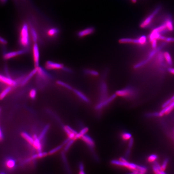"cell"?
I'll list each match as a JSON object with an SVG mask.
<instances>
[{
	"mask_svg": "<svg viewBox=\"0 0 174 174\" xmlns=\"http://www.w3.org/2000/svg\"><path fill=\"white\" fill-rule=\"evenodd\" d=\"M16 165L15 161L13 159H9L6 162V165L8 168L9 169H12Z\"/></svg>",
	"mask_w": 174,
	"mask_h": 174,
	"instance_id": "cell-34",
	"label": "cell"
},
{
	"mask_svg": "<svg viewBox=\"0 0 174 174\" xmlns=\"http://www.w3.org/2000/svg\"><path fill=\"white\" fill-rule=\"evenodd\" d=\"M167 42H164L162 43L161 45H160L156 49H153V50H152L150 52L146 59L143 60V61H141L140 62L137 63V67L139 68H140L148 64L150 61L152 59H153V58L157 54L158 52L161 51L162 48L164 47L167 45Z\"/></svg>",
	"mask_w": 174,
	"mask_h": 174,
	"instance_id": "cell-3",
	"label": "cell"
},
{
	"mask_svg": "<svg viewBox=\"0 0 174 174\" xmlns=\"http://www.w3.org/2000/svg\"><path fill=\"white\" fill-rule=\"evenodd\" d=\"M117 96V95L116 94H113L109 97L105 99L99 101L98 103L96 106V110H101L103 108L105 107L106 106H107L110 103L113 101L116 98Z\"/></svg>",
	"mask_w": 174,
	"mask_h": 174,
	"instance_id": "cell-10",
	"label": "cell"
},
{
	"mask_svg": "<svg viewBox=\"0 0 174 174\" xmlns=\"http://www.w3.org/2000/svg\"><path fill=\"white\" fill-rule=\"evenodd\" d=\"M13 87L8 86L0 94V100H2L12 90Z\"/></svg>",
	"mask_w": 174,
	"mask_h": 174,
	"instance_id": "cell-26",
	"label": "cell"
},
{
	"mask_svg": "<svg viewBox=\"0 0 174 174\" xmlns=\"http://www.w3.org/2000/svg\"><path fill=\"white\" fill-rule=\"evenodd\" d=\"M3 139V135L1 130L0 128V141L2 140Z\"/></svg>",
	"mask_w": 174,
	"mask_h": 174,
	"instance_id": "cell-49",
	"label": "cell"
},
{
	"mask_svg": "<svg viewBox=\"0 0 174 174\" xmlns=\"http://www.w3.org/2000/svg\"><path fill=\"white\" fill-rule=\"evenodd\" d=\"M76 140L75 139H73L71 140H70L67 143L65 147V151H67L70 148L71 146L72 145L74 144V143L75 141Z\"/></svg>",
	"mask_w": 174,
	"mask_h": 174,
	"instance_id": "cell-37",
	"label": "cell"
},
{
	"mask_svg": "<svg viewBox=\"0 0 174 174\" xmlns=\"http://www.w3.org/2000/svg\"><path fill=\"white\" fill-rule=\"evenodd\" d=\"M79 169H80V174H84L86 173L84 170V165L82 163H81L79 165Z\"/></svg>",
	"mask_w": 174,
	"mask_h": 174,
	"instance_id": "cell-43",
	"label": "cell"
},
{
	"mask_svg": "<svg viewBox=\"0 0 174 174\" xmlns=\"http://www.w3.org/2000/svg\"><path fill=\"white\" fill-rule=\"evenodd\" d=\"M37 71V69L36 68H34L28 74L26 75L24 77V79H23L22 81V82L21 83V85L22 86H25V85L34 76H35L36 74Z\"/></svg>",
	"mask_w": 174,
	"mask_h": 174,
	"instance_id": "cell-16",
	"label": "cell"
},
{
	"mask_svg": "<svg viewBox=\"0 0 174 174\" xmlns=\"http://www.w3.org/2000/svg\"><path fill=\"white\" fill-rule=\"evenodd\" d=\"M32 57L34 68L40 66V52L39 47L37 43L33 44L32 47Z\"/></svg>",
	"mask_w": 174,
	"mask_h": 174,
	"instance_id": "cell-7",
	"label": "cell"
},
{
	"mask_svg": "<svg viewBox=\"0 0 174 174\" xmlns=\"http://www.w3.org/2000/svg\"><path fill=\"white\" fill-rule=\"evenodd\" d=\"M162 6L161 5H158L154 9L153 11L140 24V27L142 28H147L151 24L152 21L154 18L160 12L162 9Z\"/></svg>",
	"mask_w": 174,
	"mask_h": 174,
	"instance_id": "cell-4",
	"label": "cell"
},
{
	"mask_svg": "<svg viewBox=\"0 0 174 174\" xmlns=\"http://www.w3.org/2000/svg\"><path fill=\"white\" fill-rule=\"evenodd\" d=\"M33 146H34V147L35 148L38 152H42V145L40 142V140L38 138L34 139Z\"/></svg>",
	"mask_w": 174,
	"mask_h": 174,
	"instance_id": "cell-24",
	"label": "cell"
},
{
	"mask_svg": "<svg viewBox=\"0 0 174 174\" xmlns=\"http://www.w3.org/2000/svg\"><path fill=\"white\" fill-rule=\"evenodd\" d=\"M151 43L152 47L153 49H155L157 47V40H153Z\"/></svg>",
	"mask_w": 174,
	"mask_h": 174,
	"instance_id": "cell-45",
	"label": "cell"
},
{
	"mask_svg": "<svg viewBox=\"0 0 174 174\" xmlns=\"http://www.w3.org/2000/svg\"><path fill=\"white\" fill-rule=\"evenodd\" d=\"M100 101L105 99L108 98L107 86L105 81L102 80L100 84Z\"/></svg>",
	"mask_w": 174,
	"mask_h": 174,
	"instance_id": "cell-12",
	"label": "cell"
},
{
	"mask_svg": "<svg viewBox=\"0 0 174 174\" xmlns=\"http://www.w3.org/2000/svg\"><path fill=\"white\" fill-rule=\"evenodd\" d=\"M131 1H132V2L134 3H135L137 1V0H131Z\"/></svg>",
	"mask_w": 174,
	"mask_h": 174,
	"instance_id": "cell-51",
	"label": "cell"
},
{
	"mask_svg": "<svg viewBox=\"0 0 174 174\" xmlns=\"http://www.w3.org/2000/svg\"><path fill=\"white\" fill-rule=\"evenodd\" d=\"M46 34L50 38L54 39L57 38L60 33L59 29L56 27H51L46 30Z\"/></svg>",
	"mask_w": 174,
	"mask_h": 174,
	"instance_id": "cell-13",
	"label": "cell"
},
{
	"mask_svg": "<svg viewBox=\"0 0 174 174\" xmlns=\"http://www.w3.org/2000/svg\"><path fill=\"white\" fill-rule=\"evenodd\" d=\"M134 141L133 138H131L129 140V143L128 147L127 150L126 152L125 156L127 157H129V155L130 153L131 150L133 147V144H134Z\"/></svg>",
	"mask_w": 174,
	"mask_h": 174,
	"instance_id": "cell-31",
	"label": "cell"
},
{
	"mask_svg": "<svg viewBox=\"0 0 174 174\" xmlns=\"http://www.w3.org/2000/svg\"><path fill=\"white\" fill-rule=\"evenodd\" d=\"M56 83H57V84L58 85L64 87L65 88L70 90L73 91V89H74L73 87L71 86L70 85H69L68 84H67V83L64 82H63V81L60 80L57 81L56 82Z\"/></svg>",
	"mask_w": 174,
	"mask_h": 174,
	"instance_id": "cell-30",
	"label": "cell"
},
{
	"mask_svg": "<svg viewBox=\"0 0 174 174\" xmlns=\"http://www.w3.org/2000/svg\"><path fill=\"white\" fill-rule=\"evenodd\" d=\"M36 95V90L34 89H33L30 92V96L32 98L34 99L35 98Z\"/></svg>",
	"mask_w": 174,
	"mask_h": 174,
	"instance_id": "cell-41",
	"label": "cell"
},
{
	"mask_svg": "<svg viewBox=\"0 0 174 174\" xmlns=\"http://www.w3.org/2000/svg\"><path fill=\"white\" fill-rule=\"evenodd\" d=\"M111 163L115 165L123 167L132 171L136 170L138 165L134 163H129L125 158H121L120 160H113L111 161Z\"/></svg>",
	"mask_w": 174,
	"mask_h": 174,
	"instance_id": "cell-5",
	"label": "cell"
},
{
	"mask_svg": "<svg viewBox=\"0 0 174 174\" xmlns=\"http://www.w3.org/2000/svg\"><path fill=\"white\" fill-rule=\"evenodd\" d=\"M119 42L121 44H134L140 45L139 38H122L119 40Z\"/></svg>",
	"mask_w": 174,
	"mask_h": 174,
	"instance_id": "cell-19",
	"label": "cell"
},
{
	"mask_svg": "<svg viewBox=\"0 0 174 174\" xmlns=\"http://www.w3.org/2000/svg\"><path fill=\"white\" fill-rule=\"evenodd\" d=\"M29 26H30V32L31 39L34 43H37L38 40V35L36 30L34 27L32 26L31 25Z\"/></svg>",
	"mask_w": 174,
	"mask_h": 174,
	"instance_id": "cell-18",
	"label": "cell"
},
{
	"mask_svg": "<svg viewBox=\"0 0 174 174\" xmlns=\"http://www.w3.org/2000/svg\"><path fill=\"white\" fill-rule=\"evenodd\" d=\"M73 91L83 101L86 103H90V100L82 92L80 91L79 90L74 88L73 90Z\"/></svg>",
	"mask_w": 174,
	"mask_h": 174,
	"instance_id": "cell-21",
	"label": "cell"
},
{
	"mask_svg": "<svg viewBox=\"0 0 174 174\" xmlns=\"http://www.w3.org/2000/svg\"><path fill=\"white\" fill-rule=\"evenodd\" d=\"M22 136L30 144L32 145L33 144L34 140L33 138H32L26 132H23L22 134Z\"/></svg>",
	"mask_w": 174,
	"mask_h": 174,
	"instance_id": "cell-28",
	"label": "cell"
},
{
	"mask_svg": "<svg viewBox=\"0 0 174 174\" xmlns=\"http://www.w3.org/2000/svg\"><path fill=\"white\" fill-rule=\"evenodd\" d=\"M174 109V101L171 103L170 105L166 107L163 108L161 112L158 113H157V116L162 117L165 115H167L172 111V110Z\"/></svg>",
	"mask_w": 174,
	"mask_h": 174,
	"instance_id": "cell-17",
	"label": "cell"
},
{
	"mask_svg": "<svg viewBox=\"0 0 174 174\" xmlns=\"http://www.w3.org/2000/svg\"><path fill=\"white\" fill-rule=\"evenodd\" d=\"M122 138L124 140H128L132 138V135L129 132H124L122 134Z\"/></svg>",
	"mask_w": 174,
	"mask_h": 174,
	"instance_id": "cell-36",
	"label": "cell"
},
{
	"mask_svg": "<svg viewBox=\"0 0 174 174\" xmlns=\"http://www.w3.org/2000/svg\"><path fill=\"white\" fill-rule=\"evenodd\" d=\"M164 56L165 60L167 62V64L170 66H172L173 65V60H172L171 56L169 53L167 51L164 52Z\"/></svg>",
	"mask_w": 174,
	"mask_h": 174,
	"instance_id": "cell-25",
	"label": "cell"
},
{
	"mask_svg": "<svg viewBox=\"0 0 174 174\" xmlns=\"http://www.w3.org/2000/svg\"><path fill=\"white\" fill-rule=\"evenodd\" d=\"M7 1V0H0V1L2 3H5Z\"/></svg>",
	"mask_w": 174,
	"mask_h": 174,
	"instance_id": "cell-50",
	"label": "cell"
},
{
	"mask_svg": "<svg viewBox=\"0 0 174 174\" xmlns=\"http://www.w3.org/2000/svg\"><path fill=\"white\" fill-rule=\"evenodd\" d=\"M88 130L89 129L88 127H84V128L82 129L80 131V132L78 133V134L76 135L74 139H75L76 140L77 139H80L81 137L82 136H83L86 134V133L88 131Z\"/></svg>",
	"mask_w": 174,
	"mask_h": 174,
	"instance_id": "cell-27",
	"label": "cell"
},
{
	"mask_svg": "<svg viewBox=\"0 0 174 174\" xmlns=\"http://www.w3.org/2000/svg\"><path fill=\"white\" fill-rule=\"evenodd\" d=\"M62 146L63 145H60V146H59L53 149L52 150H51L49 152V154L52 155L53 154L55 153L56 152L62 148Z\"/></svg>",
	"mask_w": 174,
	"mask_h": 174,
	"instance_id": "cell-40",
	"label": "cell"
},
{
	"mask_svg": "<svg viewBox=\"0 0 174 174\" xmlns=\"http://www.w3.org/2000/svg\"><path fill=\"white\" fill-rule=\"evenodd\" d=\"M137 170L139 174H141L146 173L147 171V168L143 166L138 165Z\"/></svg>",
	"mask_w": 174,
	"mask_h": 174,
	"instance_id": "cell-32",
	"label": "cell"
},
{
	"mask_svg": "<svg viewBox=\"0 0 174 174\" xmlns=\"http://www.w3.org/2000/svg\"><path fill=\"white\" fill-rule=\"evenodd\" d=\"M63 70L65 71L66 72L68 73H71L72 72V70L71 69H70L69 68L65 66L64 67V68L63 69Z\"/></svg>",
	"mask_w": 174,
	"mask_h": 174,
	"instance_id": "cell-47",
	"label": "cell"
},
{
	"mask_svg": "<svg viewBox=\"0 0 174 174\" xmlns=\"http://www.w3.org/2000/svg\"><path fill=\"white\" fill-rule=\"evenodd\" d=\"M65 66L61 63L55 62L51 61H47L45 64V68L48 70H63Z\"/></svg>",
	"mask_w": 174,
	"mask_h": 174,
	"instance_id": "cell-8",
	"label": "cell"
},
{
	"mask_svg": "<svg viewBox=\"0 0 174 174\" xmlns=\"http://www.w3.org/2000/svg\"><path fill=\"white\" fill-rule=\"evenodd\" d=\"M28 52L29 49H22L17 51L6 52L3 55V59L5 60H9L16 57L25 55Z\"/></svg>",
	"mask_w": 174,
	"mask_h": 174,
	"instance_id": "cell-6",
	"label": "cell"
},
{
	"mask_svg": "<svg viewBox=\"0 0 174 174\" xmlns=\"http://www.w3.org/2000/svg\"><path fill=\"white\" fill-rule=\"evenodd\" d=\"M168 163V160L167 159H166L165 161H164L163 163L162 164V166H161V169L163 171L165 170L166 168H167V165Z\"/></svg>",
	"mask_w": 174,
	"mask_h": 174,
	"instance_id": "cell-42",
	"label": "cell"
},
{
	"mask_svg": "<svg viewBox=\"0 0 174 174\" xmlns=\"http://www.w3.org/2000/svg\"><path fill=\"white\" fill-rule=\"evenodd\" d=\"M168 71L169 72L172 74L174 75V68L170 67L169 68H168Z\"/></svg>",
	"mask_w": 174,
	"mask_h": 174,
	"instance_id": "cell-48",
	"label": "cell"
},
{
	"mask_svg": "<svg viewBox=\"0 0 174 174\" xmlns=\"http://www.w3.org/2000/svg\"><path fill=\"white\" fill-rule=\"evenodd\" d=\"M63 129L67 134V135L69 138L70 140L74 138L75 136L78 133L76 131L69 126H64Z\"/></svg>",
	"mask_w": 174,
	"mask_h": 174,
	"instance_id": "cell-20",
	"label": "cell"
},
{
	"mask_svg": "<svg viewBox=\"0 0 174 174\" xmlns=\"http://www.w3.org/2000/svg\"><path fill=\"white\" fill-rule=\"evenodd\" d=\"M158 156L156 154H152L149 156L148 158V161L150 163H154L155 162L156 160L157 159Z\"/></svg>",
	"mask_w": 174,
	"mask_h": 174,
	"instance_id": "cell-38",
	"label": "cell"
},
{
	"mask_svg": "<svg viewBox=\"0 0 174 174\" xmlns=\"http://www.w3.org/2000/svg\"><path fill=\"white\" fill-rule=\"evenodd\" d=\"M84 72L87 75H90L93 76H98L99 75L98 72L91 69H86L84 70Z\"/></svg>",
	"mask_w": 174,
	"mask_h": 174,
	"instance_id": "cell-29",
	"label": "cell"
},
{
	"mask_svg": "<svg viewBox=\"0 0 174 174\" xmlns=\"http://www.w3.org/2000/svg\"><path fill=\"white\" fill-rule=\"evenodd\" d=\"M49 128V125H47L45 127L43 130L42 131V132L40 134V135L39 137H38L40 140H41L45 136L46 134H47V132H48Z\"/></svg>",
	"mask_w": 174,
	"mask_h": 174,
	"instance_id": "cell-33",
	"label": "cell"
},
{
	"mask_svg": "<svg viewBox=\"0 0 174 174\" xmlns=\"http://www.w3.org/2000/svg\"><path fill=\"white\" fill-rule=\"evenodd\" d=\"M0 82L13 87H16L18 83L16 80H14L10 77L0 74Z\"/></svg>",
	"mask_w": 174,
	"mask_h": 174,
	"instance_id": "cell-11",
	"label": "cell"
},
{
	"mask_svg": "<svg viewBox=\"0 0 174 174\" xmlns=\"http://www.w3.org/2000/svg\"><path fill=\"white\" fill-rule=\"evenodd\" d=\"M153 170L154 173L156 174H166L165 172L163 171L161 168V166L157 163H155L152 166Z\"/></svg>",
	"mask_w": 174,
	"mask_h": 174,
	"instance_id": "cell-23",
	"label": "cell"
},
{
	"mask_svg": "<svg viewBox=\"0 0 174 174\" xmlns=\"http://www.w3.org/2000/svg\"><path fill=\"white\" fill-rule=\"evenodd\" d=\"M167 43H173L174 42V38L172 37H166L165 41Z\"/></svg>",
	"mask_w": 174,
	"mask_h": 174,
	"instance_id": "cell-44",
	"label": "cell"
},
{
	"mask_svg": "<svg viewBox=\"0 0 174 174\" xmlns=\"http://www.w3.org/2000/svg\"><path fill=\"white\" fill-rule=\"evenodd\" d=\"M165 23L169 31L172 32L173 31L174 29L173 23L171 16H168V17L165 20Z\"/></svg>",
	"mask_w": 174,
	"mask_h": 174,
	"instance_id": "cell-22",
	"label": "cell"
},
{
	"mask_svg": "<svg viewBox=\"0 0 174 174\" xmlns=\"http://www.w3.org/2000/svg\"><path fill=\"white\" fill-rule=\"evenodd\" d=\"M95 32V28L94 27H89L78 32L77 36L79 38L84 37L88 35L92 34Z\"/></svg>",
	"mask_w": 174,
	"mask_h": 174,
	"instance_id": "cell-14",
	"label": "cell"
},
{
	"mask_svg": "<svg viewBox=\"0 0 174 174\" xmlns=\"http://www.w3.org/2000/svg\"><path fill=\"white\" fill-rule=\"evenodd\" d=\"M0 44L5 45H6L7 44V41L4 38L0 36Z\"/></svg>",
	"mask_w": 174,
	"mask_h": 174,
	"instance_id": "cell-46",
	"label": "cell"
},
{
	"mask_svg": "<svg viewBox=\"0 0 174 174\" xmlns=\"http://www.w3.org/2000/svg\"><path fill=\"white\" fill-rule=\"evenodd\" d=\"M80 139L88 145L91 150H93L95 146V143L91 137L86 134L81 137Z\"/></svg>",
	"mask_w": 174,
	"mask_h": 174,
	"instance_id": "cell-15",
	"label": "cell"
},
{
	"mask_svg": "<svg viewBox=\"0 0 174 174\" xmlns=\"http://www.w3.org/2000/svg\"><path fill=\"white\" fill-rule=\"evenodd\" d=\"M36 68L37 69V71L36 75L37 76L38 78L40 80H47L52 78V76L46 71L45 68H44L40 66Z\"/></svg>",
	"mask_w": 174,
	"mask_h": 174,
	"instance_id": "cell-9",
	"label": "cell"
},
{
	"mask_svg": "<svg viewBox=\"0 0 174 174\" xmlns=\"http://www.w3.org/2000/svg\"><path fill=\"white\" fill-rule=\"evenodd\" d=\"M138 38L139 41H140V44L141 45H144L146 43L147 41V38L146 36H141Z\"/></svg>",
	"mask_w": 174,
	"mask_h": 174,
	"instance_id": "cell-35",
	"label": "cell"
},
{
	"mask_svg": "<svg viewBox=\"0 0 174 174\" xmlns=\"http://www.w3.org/2000/svg\"><path fill=\"white\" fill-rule=\"evenodd\" d=\"M31 39L29 25L27 22L23 23L19 32V45L23 49H29L30 45Z\"/></svg>",
	"mask_w": 174,
	"mask_h": 174,
	"instance_id": "cell-1",
	"label": "cell"
},
{
	"mask_svg": "<svg viewBox=\"0 0 174 174\" xmlns=\"http://www.w3.org/2000/svg\"><path fill=\"white\" fill-rule=\"evenodd\" d=\"M174 101V95L171 98L169 99L167 101H166L165 103L163 105V107H163V108L166 107H167V106L169 105H170L171 103H172V102H173Z\"/></svg>",
	"mask_w": 174,
	"mask_h": 174,
	"instance_id": "cell-39",
	"label": "cell"
},
{
	"mask_svg": "<svg viewBox=\"0 0 174 174\" xmlns=\"http://www.w3.org/2000/svg\"><path fill=\"white\" fill-rule=\"evenodd\" d=\"M115 94L117 96L121 97L132 99L134 98L136 96L137 92L134 87L129 86L122 89L117 91Z\"/></svg>",
	"mask_w": 174,
	"mask_h": 174,
	"instance_id": "cell-2",
	"label": "cell"
}]
</instances>
